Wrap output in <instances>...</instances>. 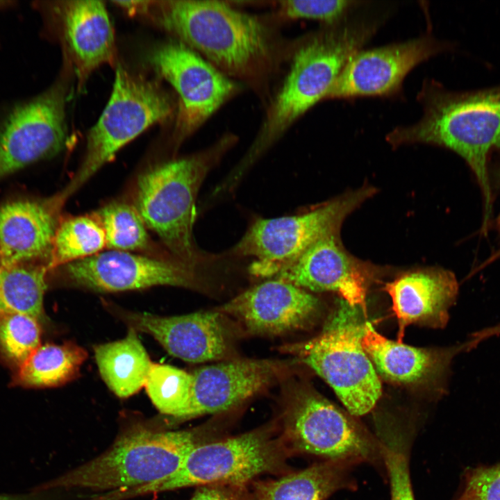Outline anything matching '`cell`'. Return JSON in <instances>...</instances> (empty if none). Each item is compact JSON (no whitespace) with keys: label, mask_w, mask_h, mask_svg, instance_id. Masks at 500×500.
Returning a JSON list of instances; mask_svg holds the SVG:
<instances>
[{"label":"cell","mask_w":500,"mask_h":500,"mask_svg":"<svg viewBox=\"0 0 500 500\" xmlns=\"http://www.w3.org/2000/svg\"><path fill=\"white\" fill-rule=\"evenodd\" d=\"M160 3L161 24L167 31L267 106L295 44L281 33L282 22L274 12L249 13L231 1Z\"/></svg>","instance_id":"cell-1"},{"label":"cell","mask_w":500,"mask_h":500,"mask_svg":"<svg viewBox=\"0 0 500 500\" xmlns=\"http://www.w3.org/2000/svg\"><path fill=\"white\" fill-rule=\"evenodd\" d=\"M372 38L367 25L347 18L295 39L282 82L265 107L250 147L233 172L241 178L310 108L324 100L351 57Z\"/></svg>","instance_id":"cell-2"},{"label":"cell","mask_w":500,"mask_h":500,"mask_svg":"<svg viewBox=\"0 0 500 500\" xmlns=\"http://www.w3.org/2000/svg\"><path fill=\"white\" fill-rule=\"evenodd\" d=\"M417 99L423 109L421 119L395 128L387 140L394 147L436 145L462 157L481 190L482 231L485 233L492 207L488 160L490 153L500 148V85L453 91L431 80L423 83Z\"/></svg>","instance_id":"cell-3"},{"label":"cell","mask_w":500,"mask_h":500,"mask_svg":"<svg viewBox=\"0 0 500 500\" xmlns=\"http://www.w3.org/2000/svg\"><path fill=\"white\" fill-rule=\"evenodd\" d=\"M238 140L226 133L206 149L149 168L138 178L135 208L174 258L197 268L210 256L193 238L195 203L208 172Z\"/></svg>","instance_id":"cell-4"},{"label":"cell","mask_w":500,"mask_h":500,"mask_svg":"<svg viewBox=\"0 0 500 500\" xmlns=\"http://www.w3.org/2000/svg\"><path fill=\"white\" fill-rule=\"evenodd\" d=\"M203 442L201 430L166 431L139 422L124 429L103 453L42 488L110 492L144 485L174 473Z\"/></svg>","instance_id":"cell-5"},{"label":"cell","mask_w":500,"mask_h":500,"mask_svg":"<svg viewBox=\"0 0 500 500\" xmlns=\"http://www.w3.org/2000/svg\"><path fill=\"white\" fill-rule=\"evenodd\" d=\"M287 447L267 428L197 445L169 476L139 487L120 490L119 500L190 486H240L257 476L284 466Z\"/></svg>","instance_id":"cell-6"},{"label":"cell","mask_w":500,"mask_h":500,"mask_svg":"<svg viewBox=\"0 0 500 500\" xmlns=\"http://www.w3.org/2000/svg\"><path fill=\"white\" fill-rule=\"evenodd\" d=\"M169 97L155 83L118 67L110 99L87 137L85 157L59 206L76 192L125 144L174 112Z\"/></svg>","instance_id":"cell-7"},{"label":"cell","mask_w":500,"mask_h":500,"mask_svg":"<svg viewBox=\"0 0 500 500\" xmlns=\"http://www.w3.org/2000/svg\"><path fill=\"white\" fill-rule=\"evenodd\" d=\"M365 185L304 212L275 218H258L224 256L251 258L250 272L271 278L318 240L339 234L346 217L376 193Z\"/></svg>","instance_id":"cell-8"},{"label":"cell","mask_w":500,"mask_h":500,"mask_svg":"<svg viewBox=\"0 0 500 500\" xmlns=\"http://www.w3.org/2000/svg\"><path fill=\"white\" fill-rule=\"evenodd\" d=\"M358 308L346 302L317 337L296 349L302 360L334 390L353 415L373 409L381 395L377 372L362 347Z\"/></svg>","instance_id":"cell-9"},{"label":"cell","mask_w":500,"mask_h":500,"mask_svg":"<svg viewBox=\"0 0 500 500\" xmlns=\"http://www.w3.org/2000/svg\"><path fill=\"white\" fill-rule=\"evenodd\" d=\"M150 61L178 96L174 131L176 147L243 88L177 39L156 47Z\"/></svg>","instance_id":"cell-10"},{"label":"cell","mask_w":500,"mask_h":500,"mask_svg":"<svg viewBox=\"0 0 500 500\" xmlns=\"http://www.w3.org/2000/svg\"><path fill=\"white\" fill-rule=\"evenodd\" d=\"M285 446L327 460H373L381 446L354 421L322 396L299 392L284 417Z\"/></svg>","instance_id":"cell-11"},{"label":"cell","mask_w":500,"mask_h":500,"mask_svg":"<svg viewBox=\"0 0 500 500\" xmlns=\"http://www.w3.org/2000/svg\"><path fill=\"white\" fill-rule=\"evenodd\" d=\"M67 135L60 85L16 105L0 124V180L55 156L66 144Z\"/></svg>","instance_id":"cell-12"},{"label":"cell","mask_w":500,"mask_h":500,"mask_svg":"<svg viewBox=\"0 0 500 500\" xmlns=\"http://www.w3.org/2000/svg\"><path fill=\"white\" fill-rule=\"evenodd\" d=\"M72 286L98 292L142 290L157 285L199 289L197 268L176 259L159 260L110 250L65 265Z\"/></svg>","instance_id":"cell-13"},{"label":"cell","mask_w":500,"mask_h":500,"mask_svg":"<svg viewBox=\"0 0 500 500\" xmlns=\"http://www.w3.org/2000/svg\"><path fill=\"white\" fill-rule=\"evenodd\" d=\"M451 47L450 43L424 35L361 49L345 65L326 99L397 94L403 79L415 67Z\"/></svg>","instance_id":"cell-14"},{"label":"cell","mask_w":500,"mask_h":500,"mask_svg":"<svg viewBox=\"0 0 500 500\" xmlns=\"http://www.w3.org/2000/svg\"><path fill=\"white\" fill-rule=\"evenodd\" d=\"M374 269L349 253L337 234L318 240L295 260L278 268L271 278L308 292H336L366 315V296Z\"/></svg>","instance_id":"cell-15"},{"label":"cell","mask_w":500,"mask_h":500,"mask_svg":"<svg viewBox=\"0 0 500 500\" xmlns=\"http://www.w3.org/2000/svg\"><path fill=\"white\" fill-rule=\"evenodd\" d=\"M106 308L128 328L152 336L170 355L189 362L219 360L226 353L228 335L218 311L163 317Z\"/></svg>","instance_id":"cell-16"},{"label":"cell","mask_w":500,"mask_h":500,"mask_svg":"<svg viewBox=\"0 0 500 500\" xmlns=\"http://www.w3.org/2000/svg\"><path fill=\"white\" fill-rule=\"evenodd\" d=\"M319 306L310 292L272 278L240 293L218 312L235 319L251 333L279 335L306 327Z\"/></svg>","instance_id":"cell-17"},{"label":"cell","mask_w":500,"mask_h":500,"mask_svg":"<svg viewBox=\"0 0 500 500\" xmlns=\"http://www.w3.org/2000/svg\"><path fill=\"white\" fill-rule=\"evenodd\" d=\"M268 360H238L205 366L192 374L189 418L225 411L260 391L281 368Z\"/></svg>","instance_id":"cell-18"},{"label":"cell","mask_w":500,"mask_h":500,"mask_svg":"<svg viewBox=\"0 0 500 500\" xmlns=\"http://www.w3.org/2000/svg\"><path fill=\"white\" fill-rule=\"evenodd\" d=\"M392 309L403 328L412 324L443 328L458 292L455 275L431 268L406 272L385 284Z\"/></svg>","instance_id":"cell-19"},{"label":"cell","mask_w":500,"mask_h":500,"mask_svg":"<svg viewBox=\"0 0 500 500\" xmlns=\"http://www.w3.org/2000/svg\"><path fill=\"white\" fill-rule=\"evenodd\" d=\"M52 201L17 200L0 206L3 267L24 264L51 253L56 227Z\"/></svg>","instance_id":"cell-20"},{"label":"cell","mask_w":500,"mask_h":500,"mask_svg":"<svg viewBox=\"0 0 500 500\" xmlns=\"http://www.w3.org/2000/svg\"><path fill=\"white\" fill-rule=\"evenodd\" d=\"M58 10L67 47L83 81L114 58V33L106 8L100 1L81 0L65 1Z\"/></svg>","instance_id":"cell-21"},{"label":"cell","mask_w":500,"mask_h":500,"mask_svg":"<svg viewBox=\"0 0 500 500\" xmlns=\"http://www.w3.org/2000/svg\"><path fill=\"white\" fill-rule=\"evenodd\" d=\"M362 345L376 371L385 378L413 383L438 372L451 353L411 347L390 340L369 322L363 325Z\"/></svg>","instance_id":"cell-22"},{"label":"cell","mask_w":500,"mask_h":500,"mask_svg":"<svg viewBox=\"0 0 500 500\" xmlns=\"http://www.w3.org/2000/svg\"><path fill=\"white\" fill-rule=\"evenodd\" d=\"M94 351L103 380L118 397H129L144 387L153 362L135 329L128 328L122 340L95 346Z\"/></svg>","instance_id":"cell-23"},{"label":"cell","mask_w":500,"mask_h":500,"mask_svg":"<svg viewBox=\"0 0 500 500\" xmlns=\"http://www.w3.org/2000/svg\"><path fill=\"white\" fill-rule=\"evenodd\" d=\"M356 462L326 460L279 478L256 485V500H326L348 484Z\"/></svg>","instance_id":"cell-24"},{"label":"cell","mask_w":500,"mask_h":500,"mask_svg":"<svg viewBox=\"0 0 500 500\" xmlns=\"http://www.w3.org/2000/svg\"><path fill=\"white\" fill-rule=\"evenodd\" d=\"M87 356L73 342L40 344L18 367L17 383L37 388L61 385L77 376Z\"/></svg>","instance_id":"cell-25"},{"label":"cell","mask_w":500,"mask_h":500,"mask_svg":"<svg viewBox=\"0 0 500 500\" xmlns=\"http://www.w3.org/2000/svg\"><path fill=\"white\" fill-rule=\"evenodd\" d=\"M47 269L19 264L0 270V312L26 314L40 319L47 288Z\"/></svg>","instance_id":"cell-26"},{"label":"cell","mask_w":500,"mask_h":500,"mask_svg":"<svg viewBox=\"0 0 500 500\" xmlns=\"http://www.w3.org/2000/svg\"><path fill=\"white\" fill-rule=\"evenodd\" d=\"M191 373L153 362L144 388L151 402L163 415L189 419L192 402Z\"/></svg>","instance_id":"cell-27"},{"label":"cell","mask_w":500,"mask_h":500,"mask_svg":"<svg viewBox=\"0 0 500 500\" xmlns=\"http://www.w3.org/2000/svg\"><path fill=\"white\" fill-rule=\"evenodd\" d=\"M105 247L104 231L94 218L78 216L68 219L56 229L50 267L92 256Z\"/></svg>","instance_id":"cell-28"},{"label":"cell","mask_w":500,"mask_h":500,"mask_svg":"<svg viewBox=\"0 0 500 500\" xmlns=\"http://www.w3.org/2000/svg\"><path fill=\"white\" fill-rule=\"evenodd\" d=\"M97 216L105 233L106 247L110 249L126 251L148 245L145 224L135 207L112 203L102 208Z\"/></svg>","instance_id":"cell-29"},{"label":"cell","mask_w":500,"mask_h":500,"mask_svg":"<svg viewBox=\"0 0 500 500\" xmlns=\"http://www.w3.org/2000/svg\"><path fill=\"white\" fill-rule=\"evenodd\" d=\"M39 319L23 313L0 312V350L19 367L40 344Z\"/></svg>","instance_id":"cell-30"},{"label":"cell","mask_w":500,"mask_h":500,"mask_svg":"<svg viewBox=\"0 0 500 500\" xmlns=\"http://www.w3.org/2000/svg\"><path fill=\"white\" fill-rule=\"evenodd\" d=\"M365 1L347 0H282L274 1V13L283 22L310 19L333 24L360 8Z\"/></svg>","instance_id":"cell-31"},{"label":"cell","mask_w":500,"mask_h":500,"mask_svg":"<svg viewBox=\"0 0 500 500\" xmlns=\"http://www.w3.org/2000/svg\"><path fill=\"white\" fill-rule=\"evenodd\" d=\"M456 500H500V463L468 469Z\"/></svg>","instance_id":"cell-32"},{"label":"cell","mask_w":500,"mask_h":500,"mask_svg":"<svg viewBox=\"0 0 500 500\" xmlns=\"http://www.w3.org/2000/svg\"><path fill=\"white\" fill-rule=\"evenodd\" d=\"M390 479L391 500H415L405 453L395 447H381Z\"/></svg>","instance_id":"cell-33"},{"label":"cell","mask_w":500,"mask_h":500,"mask_svg":"<svg viewBox=\"0 0 500 500\" xmlns=\"http://www.w3.org/2000/svg\"><path fill=\"white\" fill-rule=\"evenodd\" d=\"M231 487L220 485L200 486L190 500H239L240 494L232 491Z\"/></svg>","instance_id":"cell-34"},{"label":"cell","mask_w":500,"mask_h":500,"mask_svg":"<svg viewBox=\"0 0 500 500\" xmlns=\"http://www.w3.org/2000/svg\"><path fill=\"white\" fill-rule=\"evenodd\" d=\"M113 3L126 10L128 13L135 14L148 10L152 2L146 1H115Z\"/></svg>","instance_id":"cell-35"},{"label":"cell","mask_w":500,"mask_h":500,"mask_svg":"<svg viewBox=\"0 0 500 500\" xmlns=\"http://www.w3.org/2000/svg\"><path fill=\"white\" fill-rule=\"evenodd\" d=\"M39 493L25 494H0V500H38Z\"/></svg>","instance_id":"cell-36"},{"label":"cell","mask_w":500,"mask_h":500,"mask_svg":"<svg viewBox=\"0 0 500 500\" xmlns=\"http://www.w3.org/2000/svg\"><path fill=\"white\" fill-rule=\"evenodd\" d=\"M499 178H500V169L499 170ZM497 226L499 230V233H500V213L497 219ZM500 258V249H498L490 258L488 260H487V262L488 263L489 261H493L495 260L497 258Z\"/></svg>","instance_id":"cell-37"},{"label":"cell","mask_w":500,"mask_h":500,"mask_svg":"<svg viewBox=\"0 0 500 500\" xmlns=\"http://www.w3.org/2000/svg\"><path fill=\"white\" fill-rule=\"evenodd\" d=\"M15 3L12 1H1L0 0V10L10 8Z\"/></svg>","instance_id":"cell-38"},{"label":"cell","mask_w":500,"mask_h":500,"mask_svg":"<svg viewBox=\"0 0 500 500\" xmlns=\"http://www.w3.org/2000/svg\"><path fill=\"white\" fill-rule=\"evenodd\" d=\"M239 500H256L254 496L240 495Z\"/></svg>","instance_id":"cell-39"},{"label":"cell","mask_w":500,"mask_h":500,"mask_svg":"<svg viewBox=\"0 0 500 500\" xmlns=\"http://www.w3.org/2000/svg\"><path fill=\"white\" fill-rule=\"evenodd\" d=\"M494 331L497 334H500V324L495 326Z\"/></svg>","instance_id":"cell-40"},{"label":"cell","mask_w":500,"mask_h":500,"mask_svg":"<svg viewBox=\"0 0 500 500\" xmlns=\"http://www.w3.org/2000/svg\"><path fill=\"white\" fill-rule=\"evenodd\" d=\"M3 262H2V258L0 253V270L3 268Z\"/></svg>","instance_id":"cell-41"}]
</instances>
